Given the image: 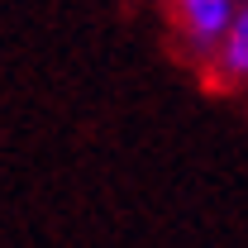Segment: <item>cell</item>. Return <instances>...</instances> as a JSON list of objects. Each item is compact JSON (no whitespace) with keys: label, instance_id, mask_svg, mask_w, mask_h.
<instances>
[{"label":"cell","instance_id":"6da1fadb","mask_svg":"<svg viewBox=\"0 0 248 248\" xmlns=\"http://www.w3.org/2000/svg\"><path fill=\"white\" fill-rule=\"evenodd\" d=\"M234 19H239V5H229V0H182V5H172V24H177V33L191 53H219Z\"/></svg>","mask_w":248,"mask_h":248},{"label":"cell","instance_id":"7a4b0ae2","mask_svg":"<svg viewBox=\"0 0 248 248\" xmlns=\"http://www.w3.org/2000/svg\"><path fill=\"white\" fill-rule=\"evenodd\" d=\"M215 67H219V77H229V81H248V10H239L229 38L219 43Z\"/></svg>","mask_w":248,"mask_h":248}]
</instances>
